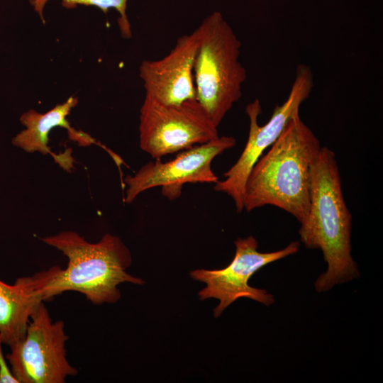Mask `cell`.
Returning <instances> with one entry per match:
<instances>
[{"instance_id": "cell-14", "label": "cell", "mask_w": 383, "mask_h": 383, "mask_svg": "<svg viewBox=\"0 0 383 383\" xmlns=\"http://www.w3.org/2000/svg\"><path fill=\"white\" fill-rule=\"evenodd\" d=\"M2 345L0 340V383H18L11 368L9 367L7 359L3 353Z\"/></svg>"}, {"instance_id": "cell-13", "label": "cell", "mask_w": 383, "mask_h": 383, "mask_svg": "<svg viewBox=\"0 0 383 383\" xmlns=\"http://www.w3.org/2000/svg\"><path fill=\"white\" fill-rule=\"evenodd\" d=\"M50 0H29L34 11L38 13L40 20L45 23L43 10ZM128 0H61L62 6L68 9L77 8L78 6H94L107 14L110 9H115L118 13V27L121 35L124 38L132 36L131 24L126 14Z\"/></svg>"}, {"instance_id": "cell-8", "label": "cell", "mask_w": 383, "mask_h": 383, "mask_svg": "<svg viewBox=\"0 0 383 383\" xmlns=\"http://www.w3.org/2000/svg\"><path fill=\"white\" fill-rule=\"evenodd\" d=\"M235 245L234 258L226 267L213 270L199 269L190 272L193 279L206 284L199 292L200 300L215 298L220 301L213 310L215 318L219 317L229 305L240 298L251 299L265 306L272 304L274 298L272 294L250 286L248 281L265 265L296 253L300 244L293 241L283 249L260 252L257 250L256 238L249 235L237 238Z\"/></svg>"}, {"instance_id": "cell-2", "label": "cell", "mask_w": 383, "mask_h": 383, "mask_svg": "<svg viewBox=\"0 0 383 383\" xmlns=\"http://www.w3.org/2000/svg\"><path fill=\"white\" fill-rule=\"evenodd\" d=\"M299 231L308 249L321 250L327 270L315 282L318 292L359 277L351 255L352 216L345 204L335 153L321 147L313 165L310 208Z\"/></svg>"}, {"instance_id": "cell-4", "label": "cell", "mask_w": 383, "mask_h": 383, "mask_svg": "<svg viewBox=\"0 0 383 383\" xmlns=\"http://www.w3.org/2000/svg\"><path fill=\"white\" fill-rule=\"evenodd\" d=\"M198 47L194 64L196 99L216 126L242 96L247 78L240 61L242 43L220 12L196 28Z\"/></svg>"}, {"instance_id": "cell-3", "label": "cell", "mask_w": 383, "mask_h": 383, "mask_svg": "<svg viewBox=\"0 0 383 383\" xmlns=\"http://www.w3.org/2000/svg\"><path fill=\"white\" fill-rule=\"evenodd\" d=\"M41 240L68 259L65 269L52 267L43 289L44 301L72 291L82 294L96 305L113 304L121 298L118 286L121 283L144 284L143 279L126 272L132 262L131 255L117 236L106 233L92 243L77 232L67 231Z\"/></svg>"}, {"instance_id": "cell-11", "label": "cell", "mask_w": 383, "mask_h": 383, "mask_svg": "<svg viewBox=\"0 0 383 383\" xmlns=\"http://www.w3.org/2000/svg\"><path fill=\"white\" fill-rule=\"evenodd\" d=\"M52 267L33 276L18 278L13 284L0 280V340L11 346L23 338L32 312L44 301L43 289Z\"/></svg>"}, {"instance_id": "cell-7", "label": "cell", "mask_w": 383, "mask_h": 383, "mask_svg": "<svg viewBox=\"0 0 383 383\" xmlns=\"http://www.w3.org/2000/svg\"><path fill=\"white\" fill-rule=\"evenodd\" d=\"M217 128L196 99L167 105L145 96L140 109V148L155 159L216 139Z\"/></svg>"}, {"instance_id": "cell-9", "label": "cell", "mask_w": 383, "mask_h": 383, "mask_svg": "<svg viewBox=\"0 0 383 383\" xmlns=\"http://www.w3.org/2000/svg\"><path fill=\"white\" fill-rule=\"evenodd\" d=\"M235 143L233 136H219L182 150L169 161L155 159L146 163L134 175L124 178L127 185L125 202L131 204L142 192L157 187L162 188L163 196L173 200L180 196L184 184H215L218 178L212 170V161Z\"/></svg>"}, {"instance_id": "cell-5", "label": "cell", "mask_w": 383, "mask_h": 383, "mask_svg": "<svg viewBox=\"0 0 383 383\" xmlns=\"http://www.w3.org/2000/svg\"><path fill=\"white\" fill-rule=\"evenodd\" d=\"M313 87V76L311 68L299 65L291 90L286 101L276 106L270 120L264 125L258 124L262 113L259 99L248 104L245 113L250 126L245 146L236 162L223 174L224 179L218 180L213 189L228 194L233 201L238 213L244 209V194L247 179L253 166L263 152L279 138L289 120L299 114L301 104L310 96Z\"/></svg>"}, {"instance_id": "cell-6", "label": "cell", "mask_w": 383, "mask_h": 383, "mask_svg": "<svg viewBox=\"0 0 383 383\" xmlns=\"http://www.w3.org/2000/svg\"><path fill=\"white\" fill-rule=\"evenodd\" d=\"M65 323L52 321L44 301L31 313L25 336L6 355L18 383H65L78 374L67 358Z\"/></svg>"}, {"instance_id": "cell-10", "label": "cell", "mask_w": 383, "mask_h": 383, "mask_svg": "<svg viewBox=\"0 0 383 383\" xmlns=\"http://www.w3.org/2000/svg\"><path fill=\"white\" fill-rule=\"evenodd\" d=\"M197 47L195 29L179 37L163 57L143 60L139 66V77L145 96L167 105H179L196 99L194 64Z\"/></svg>"}, {"instance_id": "cell-1", "label": "cell", "mask_w": 383, "mask_h": 383, "mask_svg": "<svg viewBox=\"0 0 383 383\" xmlns=\"http://www.w3.org/2000/svg\"><path fill=\"white\" fill-rule=\"evenodd\" d=\"M321 148L318 139L299 114L292 118L250 172L244 209L250 212L272 205L301 223L309 211L312 168Z\"/></svg>"}, {"instance_id": "cell-12", "label": "cell", "mask_w": 383, "mask_h": 383, "mask_svg": "<svg viewBox=\"0 0 383 383\" xmlns=\"http://www.w3.org/2000/svg\"><path fill=\"white\" fill-rule=\"evenodd\" d=\"M77 104V97L72 96L45 113H41L33 109L23 113L20 121L26 128L13 138L12 143L28 152L51 153L48 146L49 134L52 128L58 126L66 128L70 138L80 145H88L94 143L88 134L72 128L67 118Z\"/></svg>"}]
</instances>
